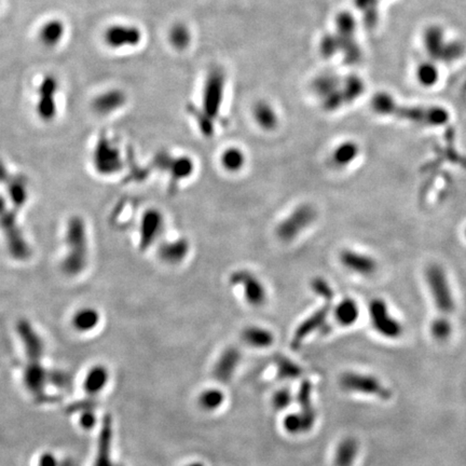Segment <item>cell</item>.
<instances>
[{
	"label": "cell",
	"instance_id": "836d02e7",
	"mask_svg": "<svg viewBox=\"0 0 466 466\" xmlns=\"http://www.w3.org/2000/svg\"><path fill=\"white\" fill-rule=\"evenodd\" d=\"M358 19L350 10H340L333 18V31L342 38H356Z\"/></svg>",
	"mask_w": 466,
	"mask_h": 466
},
{
	"label": "cell",
	"instance_id": "f546056e",
	"mask_svg": "<svg viewBox=\"0 0 466 466\" xmlns=\"http://www.w3.org/2000/svg\"><path fill=\"white\" fill-rule=\"evenodd\" d=\"M218 160L222 171L228 174H239L247 167V155L241 147L228 146L222 149Z\"/></svg>",
	"mask_w": 466,
	"mask_h": 466
},
{
	"label": "cell",
	"instance_id": "681fc988",
	"mask_svg": "<svg viewBox=\"0 0 466 466\" xmlns=\"http://www.w3.org/2000/svg\"><path fill=\"white\" fill-rule=\"evenodd\" d=\"M41 466H56V460L54 459L53 455L47 453L41 457Z\"/></svg>",
	"mask_w": 466,
	"mask_h": 466
},
{
	"label": "cell",
	"instance_id": "f35d334b",
	"mask_svg": "<svg viewBox=\"0 0 466 466\" xmlns=\"http://www.w3.org/2000/svg\"><path fill=\"white\" fill-rule=\"evenodd\" d=\"M430 333L436 341H448L453 333V324L450 316H440V314L434 316L430 324Z\"/></svg>",
	"mask_w": 466,
	"mask_h": 466
},
{
	"label": "cell",
	"instance_id": "7a4b0ae2",
	"mask_svg": "<svg viewBox=\"0 0 466 466\" xmlns=\"http://www.w3.org/2000/svg\"><path fill=\"white\" fill-rule=\"evenodd\" d=\"M65 254L61 269L66 276H81L90 258L89 234L81 216H71L65 227Z\"/></svg>",
	"mask_w": 466,
	"mask_h": 466
},
{
	"label": "cell",
	"instance_id": "ab89813d",
	"mask_svg": "<svg viewBox=\"0 0 466 466\" xmlns=\"http://www.w3.org/2000/svg\"><path fill=\"white\" fill-rule=\"evenodd\" d=\"M319 54L325 60H331L340 56V41L335 31H327L319 39Z\"/></svg>",
	"mask_w": 466,
	"mask_h": 466
},
{
	"label": "cell",
	"instance_id": "4316f807",
	"mask_svg": "<svg viewBox=\"0 0 466 466\" xmlns=\"http://www.w3.org/2000/svg\"><path fill=\"white\" fill-rule=\"evenodd\" d=\"M167 41L174 51L180 53L188 51L193 41L192 29L187 23L175 21L167 29Z\"/></svg>",
	"mask_w": 466,
	"mask_h": 466
},
{
	"label": "cell",
	"instance_id": "f907efd6",
	"mask_svg": "<svg viewBox=\"0 0 466 466\" xmlns=\"http://www.w3.org/2000/svg\"><path fill=\"white\" fill-rule=\"evenodd\" d=\"M186 466H205L202 462H192V463L187 464Z\"/></svg>",
	"mask_w": 466,
	"mask_h": 466
},
{
	"label": "cell",
	"instance_id": "9a60e30c",
	"mask_svg": "<svg viewBox=\"0 0 466 466\" xmlns=\"http://www.w3.org/2000/svg\"><path fill=\"white\" fill-rule=\"evenodd\" d=\"M340 264L348 272L360 276H371L379 269L373 256L354 249H343L338 255Z\"/></svg>",
	"mask_w": 466,
	"mask_h": 466
},
{
	"label": "cell",
	"instance_id": "7dc6e473",
	"mask_svg": "<svg viewBox=\"0 0 466 466\" xmlns=\"http://www.w3.org/2000/svg\"><path fill=\"white\" fill-rule=\"evenodd\" d=\"M94 423H95V417H94L93 413H87L81 417V424L86 429H90L94 425Z\"/></svg>",
	"mask_w": 466,
	"mask_h": 466
},
{
	"label": "cell",
	"instance_id": "7bdbcfd3",
	"mask_svg": "<svg viewBox=\"0 0 466 466\" xmlns=\"http://www.w3.org/2000/svg\"><path fill=\"white\" fill-rule=\"evenodd\" d=\"M107 381H108L107 369L102 366L94 367L86 379V390L91 394L98 393L106 385Z\"/></svg>",
	"mask_w": 466,
	"mask_h": 466
},
{
	"label": "cell",
	"instance_id": "7c38bea8",
	"mask_svg": "<svg viewBox=\"0 0 466 466\" xmlns=\"http://www.w3.org/2000/svg\"><path fill=\"white\" fill-rule=\"evenodd\" d=\"M368 316L373 331L386 339H398L404 333L402 322L391 312L388 302L373 298L368 304Z\"/></svg>",
	"mask_w": 466,
	"mask_h": 466
},
{
	"label": "cell",
	"instance_id": "83f0119b",
	"mask_svg": "<svg viewBox=\"0 0 466 466\" xmlns=\"http://www.w3.org/2000/svg\"><path fill=\"white\" fill-rule=\"evenodd\" d=\"M316 421V413L312 410H300L299 413H289L283 420L285 431L291 435L308 433L314 429Z\"/></svg>",
	"mask_w": 466,
	"mask_h": 466
},
{
	"label": "cell",
	"instance_id": "bcb514c9",
	"mask_svg": "<svg viewBox=\"0 0 466 466\" xmlns=\"http://www.w3.org/2000/svg\"><path fill=\"white\" fill-rule=\"evenodd\" d=\"M298 403L302 410H312V384L309 381H304L300 385L299 392H298Z\"/></svg>",
	"mask_w": 466,
	"mask_h": 466
},
{
	"label": "cell",
	"instance_id": "2e32d148",
	"mask_svg": "<svg viewBox=\"0 0 466 466\" xmlns=\"http://www.w3.org/2000/svg\"><path fill=\"white\" fill-rule=\"evenodd\" d=\"M450 37L447 29L440 23H431L422 29L420 35L422 49L426 58L438 63Z\"/></svg>",
	"mask_w": 466,
	"mask_h": 466
},
{
	"label": "cell",
	"instance_id": "816d5d0a",
	"mask_svg": "<svg viewBox=\"0 0 466 466\" xmlns=\"http://www.w3.org/2000/svg\"><path fill=\"white\" fill-rule=\"evenodd\" d=\"M463 233H464V237H465V239H466V227H465V228H464V232Z\"/></svg>",
	"mask_w": 466,
	"mask_h": 466
},
{
	"label": "cell",
	"instance_id": "f1b7e54d",
	"mask_svg": "<svg viewBox=\"0 0 466 466\" xmlns=\"http://www.w3.org/2000/svg\"><path fill=\"white\" fill-rule=\"evenodd\" d=\"M241 339L247 346L259 350L270 348L276 341L274 333L270 329L260 325L245 326L241 331Z\"/></svg>",
	"mask_w": 466,
	"mask_h": 466
},
{
	"label": "cell",
	"instance_id": "30bf717a",
	"mask_svg": "<svg viewBox=\"0 0 466 466\" xmlns=\"http://www.w3.org/2000/svg\"><path fill=\"white\" fill-rule=\"evenodd\" d=\"M92 165L98 175H117L125 167L123 151L113 138L102 134L92 151Z\"/></svg>",
	"mask_w": 466,
	"mask_h": 466
},
{
	"label": "cell",
	"instance_id": "8d00e7d4",
	"mask_svg": "<svg viewBox=\"0 0 466 466\" xmlns=\"http://www.w3.org/2000/svg\"><path fill=\"white\" fill-rule=\"evenodd\" d=\"M187 111L192 118L193 123H196L199 131L204 138H212L216 133V125L217 123L214 121L211 117L207 115L200 107L195 106L193 104H189L187 107Z\"/></svg>",
	"mask_w": 466,
	"mask_h": 466
},
{
	"label": "cell",
	"instance_id": "60d3db41",
	"mask_svg": "<svg viewBox=\"0 0 466 466\" xmlns=\"http://www.w3.org/2000/svg\"><path fill=\"white\" fill-rule=\"evenodd\" d=\"M274 364L276 367V376L280 380L289 381V380L298 379L301 376V367L287 356H276Z\"/></svg>",
	"mask_w": 466,
	"mask_h": 466
},
{
	"label": "cell",
	"instance_id": "5b68a950",
	"mask_svg": "<svg viewBox=\"0 0 466 466\" xmlns=\"http://www.w3.org/2000/svg\"><path fill=\"white\" fill-rule=\"evenodd\" d=\"M318 219L319 211L316 205L310 202L299 203L278 222L274 234L280 242L289 244L302 237Z\"/></svg>",
	"mask_w": 466,
	"mask_h": 466
},
{
	"label": "cell",
	"instance_id": "44dd1931",
	"mask_svg": "<svg viewBox=\"0 0 466 466\" xmlns=\"http://www.w3.org/2000/svg\"><path fill=\"white\" fill-rule=\"evenodd\" d=\"M127 103L128 95L123 89L109 88L94 96L91 106L96 115L100 117H109L120 111Z\"/></svg>",
	"mask_w": 466,
	"mask_h": 466
},
{
	"label": "cell",
	"instance_id": "d6986e66",
	"mask_svg": "<svg viewBox=\"0 0 466 466\" xmlns=\"http://www.w3.org/2000/svg\"><path fill=\"white\" fill-rule=\"evenodd\" d=\"M331 310H333V301L328 300V301H325L324 306L314 311V314L308 316L304 322L300 323L294 333L291 348L296 350L299 348L309 336L320 331L326 323Z\"/></svg>",
	"mask_w": 466,
	"mask_h": 466
},
{
	"label": "cell",
	"instance_id": "1f68e13d",
	"mask_svg": "<svg viewBox=\"0 0 466 466\" xmlns=\"http://www.w3.org/2000/svg\"><path fill=\"white\" fill-rule=\"evenodd\" d=\"M341 90L346 107L351 106L366 93V81L358 73H348V75L342 76Z\"/></svg>",
	"mask_w": 466,
	"mask_h": 466
},
{
	"label": "cell",
	"instance_id": "4fadbf2b",
	"mask_svg": "<svg viewBox=\"0 0 466 466\" xmlns=\"http://www.w3.org/2000/svg\"><path fill=\"white\" fill-rule=\"evenodd\" d=\"M339 384L343 391L350 393L375 396L381 400H388L392 398L391 388H388L375 376L350 371L340 377Z\"/></svg>",
	"mask_w": 466,
	"mask_h": 466
},
{
	"label": "cell",
	"instance_id": "4dcf8cb0",
	"mask_svg": "<svg viewBox=\"0 0 466 466\" xmlns=\"http://www.w3.org/2000/svg\"><path fill=\"white\" fill-rule=\"evenodd\" d=\"M333 318L338 325L342 327H351L360 319L361 310L358 301L353 298L346 297L339 300L335 306H333Z\"/></svg>",
	"mask_w": 466,
	"mask_h": 466
},
{
	"label": "cell",
	"instance_id": "8fae6325",
	"mask_svg": "<svg viewBox=\"0 0 466 466\" xmlns=\"http://www.w3.org/2000/svg\"><path fill=\"white\" fill-rule=\"evenodd\" d=\"M35 87L33 106L36 115L43 123H51L56 119L58 111L60 85L58 79L52 75L43 76Z\"/></svg>",
	"mask_w": 466,
	"mask_h": 466
},
{
	"label": "cell",
	"instance_id": "d6a6232c",
	"mask_svg": "<svg viewBox=\"0 0 466 466\" xmlns=\"http://www.w3.org/2000/svg\"><path fill=\"white\" fill-rule=\"evenodd\" d=\"M360 451V444L354 437H346L338 444L333 455V465L353 466Z\"/></svg>",
	"mask_w": 466,
	"mask_h": 466
},
{
	"label": "cell",
	"instance_id": "ffe728a7",
	"mask_svg": "<svg viewBox=\"0 0 466 466\" xmlns=\"http://www.w3.org/2000/svg\"><path fill=\"white\" fill-rule=\"evenodd\" d=\"M196 161L191 155H172L163 171L169 176L170 190L174 192L182 182L190 180L196 173Z\"/></svg>",
	"mask_w": 466,
	"mask_h": 466
},
{
	"label": "cell",
	"instance_id": "f6af8a7d",
	"mask_svg": "<svg viewBox=\"0 0 466 466\" xmlns=\"http://www.w3.org/2000/svg\"><path fill=\"white\" fill-rule=\"evenodd\" d=\"M293 402V394L289 388H282L274 392L272 396V406L276 410H284Z\"/></svg>",
	"mask_w": 466,
	"mask_h": 466
},
{
	"label": "cell",
	"instance_id": "d4e9b609",
	"mask_svg": "<svg viewBox=\"0 0 466 466\" xmlns=\"http://www.w3.org/2000/svg\"><path fill=\"white\" fill-rule=\"evenodd\" d=\"M7 193V200L14 209L20 212L29 202V182L23 174H10L3 184Z\"/></svg>",
	"mask_w": 466,
	"mask_h": 466
},
{
	"label": "cell",
	"instance_id": "e575fe53",
	"mask_svg": "<svg viewBox=\"0 0 466 466\" xmlns=\"http://www.w3.org/2000/svg\"><path fill=\"white\" fill-rule=\"evenodd\" d=\"M100 322V314L96 309L83 306L76 311L71 319L73 328L79 333H89L98 327Z\"/></svg>",
	"mask_w": 466,
	"mask_h": 466
},
{
	"label": "cell",
	"instance_id": "277c9868",
	"mask_svg": "<svg viewBox=\"0 0 466 466\" xmlns=\"http://www.w3.org/2000/svg\"><path fill=\"white\" fill-rule=\"evenodd\" d=\"M424 279L437 314L451 318L457 309V301L444 266L437 262H432L424 271Z\"/></svg>",
	"mask_w": 466,
	"mask_h": 466
},
{
	"label": "cell",
	"instance_id": "ac0fdd59",
	"mask_svg": "<svg viewBox=\"0 0 466 466\" xmlns=\"http://www.w3.org/2000/svg\"><path fill=\"white\" fill-rule=\"evenodd\" d=\"M191 253V242L187 237L165 240L159 243L157 256L162 264L177 266L184 264Z\"/></svg>",
	"mask_w": 466,
	"mask_h": 466
},
{
	"label": "cell",
	"instance_id": "6da1fadb",
	"mask_svg": "<svg viewBox=\"0 0 466 466\" xmlns=\"http://www.w3.org/2000/svg\"><path fill=\"white\" fill-rule=\"evenodd\" d=\"M375 115L403 120L420 127H442L450 121V111L440 105H405L391 92H376L369 100Z\"/></svg>",
	"mask_w": 466,
	"mask_h": 466
},
{
	"label": "cell",
	"instance_id": "e0dca14e",
	"mask_svg": "<svg viewBox=\"0 0 466 466\" xmlns=\"http://www.w3.org/2000/svg\"><path fill=\"white\" fill-rule=\"evenodd\" d=\"M251 118L254 125L264 133H274L281 125V115L276 105L264 98L252 105Z\"/></svg>",
	"mask_w": 466,
	"mask_h": 466
},
{
	"label": "cell",
	"instance_id": "9c48e42d",
	"mask_svg": "<svg viewBox=\"0 0 466 466\" xmlns=\"http://www.w3.org/2000/svg\"><path fill=\"white\" fill-rule=\"evenodd\" d=\"M228 283L231 287L240 291L243 301L251 308L260 309L268 304L269 291L266 283L249 269L240 268L232 271Z\"/></svg>",
	"mask_w": 466,
	"mask_h": 466
},
{
	"label": "cell",
	"instance_id": "d590c367",
	"mask_svg": "<svg viewBox=\"0 0 466 466\" xmlns=\"http://www.w3.org/2000/svg\"><path fill=\"white\" fill-rule=\"evenodd\" d=\"M354 10L362 16L367 27H375L380 19V0H352Z\"/></svg>",
	"mask_w": 466,
	"mask_h": 466
},
{
	"label": "cell",
	"instance_id": "74e56055",
	"mask_svg": "<svg viewBox=\"0 0 466 466\" xmlns=\"http://www.w3.org/2000/svg\"><path fill=\"white\" fill-rule=\"evenodd\" d=\"M465 56L466 43L457 38H450L438 63L440 65L452 66L463 60Z\"/></svg>",
	"mask_w": 466,
	"mask_h": 466
},
{
	"label": "cell",
	"instance_id": "5bb4252c",
	"mask_svg": "<svg viewBox=\"0 0 466 466\" xmlns=\"http://www.w3.org/2000/svg\"><path fill=\"white\" fill-rule=\"evenodd\" d=\"M165 215L158 207H149L140 216L138 224V249L148 251L157 244L165 229Z\"/></svg>",
	"mask_w": 466,
	"mask_h": 466
},
{
	"label": "cell",
	"instance_id": "3957f363",
	"mask_svg": "<svg viewBox=\"0 0 466 466\" xmlns=\"http://www.w3.org/2000/svg\"><path fill=\"white\" fill-rule=\"evenodd\" d=\"M0 231L8 253L14 259L25 262L31 257V245L20 226L19 212L3 196H0Z\"/></svg>",
	"mask_w": 466,
	"mask_h": 466
},
{
	"label": "cell",
	"instance_id": "52a82bcc",
	"mask_svg": "<svg viewBox=\"0 0 466 466\" xmlns=\"http://www.w3.org/2000/svg\"><path fill=\"white\" fill-rule=\"evenodd\" d=\"M227 83L226 71L218 65L207 71L203 81L199 107L216 123H218L224 107Z\"/></svg>",
	"mask_w": 466,
	"mask_h": 466
},
{
	"label": "cell",
	"instance_id": "c3c4849f",
	"mask_svg": "<svg viewBox=\"0 0 466 466\" xmlns=\"http://www.w3.org/2000/svg\"><path fill=\"white\" fill-rule=\"evenodd\" d=\"M10 174H11V172L8 169L6 163L0 159V185H3L5 182V180L9 177Z\"/></svg>",
	"mask_w": 466,
	"mask_h": 466
},
{
	"label": "cell",
	"instance_id": "ba28073f",
	"mask_svg": "<svg viewBox=\"0 0 466 466\" xmlns=\"http://www.w3.org/2000/svg\"><path fill=\"white\" fill-rule=\"evenodd\" d=\"M142 27L135 23L113 22L103 29L100 41L109 51L123 52L140 47L144 41Z\"/></svg>",
	"mask_w": 466,
	"mask_h": 466
},
{
	"label": "cell",
	"instance_id": "603a6c76",
	"mask_svg": "<svg viewBox=\"0 0 466 466\" xmlns=\"http://www.w3.org/2000/svg\"><path fill=\"white\" fill-rule=\"evenodd\" d=\"M241 358H242V354L236 346H229V348H224L214 366V378L220 383L230 382L237 368L240 365Z\"/></svg>",
	"mask_w": 466,
	"mask_h": 466
},
{
	"label": "cell",
	"instance_id": "ee69618b",
	"mask_svg": "<svg viewBox=\"0 0 466 466\" xmlns=\"http://www.w3.org/2000/svg\"><path fill=\"white\" fill-rule=\"evenodd\" d=\"M311 289L316 296L324 299V301H328V300L333 301L335 293H333V287L325 279L321 278V276L314 278L311 282Z\"/></svg>",
	"mask_w": 466,
	"mask_h": 466
},
{
	"label": "cell",
	"instance_id": "484cf974",
	"mask_svg": "<svg viewBox=\"0 0 466 466\" xmlns=\"http://www.w3.org/2000/svg\"><path fill=\"white\" fill-rule=\"evenodd\" d=\"M442 65L431 58H425L415 64L413 78L415 83L424 90H432L442 81Z\"/></svg>",
	"mask_w": 466,
	"mask_h": 466
},
{
	"label": "cell",
	"instance_id": "7402d4cb",
	"mask_svg": "<svg viewBox=\"0 0 466 466\" xmlns=\"http://www.w3.org/2000/svg\"><path fill=\"white\" fill-rule=\"evenodd\" d=\"M362 152L361 145L354 140H344L338 143L329 155V165L335 170L348 169L351 167Z\"/></svg>",
	"mask_w": 466,
	"mask_h": 466
},
{
	"label": "cell",
	"instance_id": "8992f818",
	"mask_svg": "<svg viewBox=\"0 0 466 466\" xmlns=\"http://www.w3.org/2000/svg\"><path fill=\"white\" fill-rule=\"evenodd\" d=\"M342 76L335 71H323L312 78L310 91L325 113H333L346 107L341 90Z\"/></svg>",
	"mask_w": 466,
	"mask_h": 466
},
{
	"label": "cell",
	"instance_id": "cb8c5ba5",
	"mask_svg": "<svg viewBox=\"0 0 466 466\" xmlns=\"http://www.w3.org/2000/svg\"><path fill=\"white\" fill-rule=\"evenodd\" d=\"M66 36V25L60 19L52 18L41 23L37 29V41L46 49H56Z\"/></svg>",
	"mask_w": 466,
	"mask_h": 466
},
{
	"label": "cell",
	"instance_id": "b9f144b4",
	"mask_svg": "<svg viewBox=\"0 0 466 466\" xmlns=\"http://www.w3.org/2000/svg\"><path fill=\"white\" fill-rule=\"evenodd\" d=\"M226 400L224 392L219 388H211L204 390L202 393L199 395L198 404L202 410L215 411L219 409L224 405Z\"/></svg>",
	"mask_w": 466,
	"mask_h": 466
}]
</instances>
